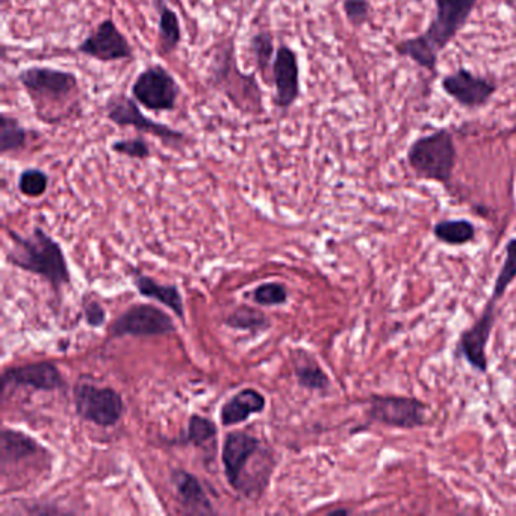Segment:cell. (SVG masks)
<instances>
[{"instance_id": "6da1fadb", "label": "cell", "mask_w": 516, "mask_h": 516, "mask_svg": "<svg viewBox=\"0 0 516 516\" xmlns=\"http://www.w3.org/2000/svg\"><path fill=\"white\" fill-rule=\"evenodd\" d=\"M477 4L479 0H435V17L429 28L417 37L395 44V53L421 69L435 72L439 55L467 26Z\"/></svg>"}, {"instance_id": "7a4b0ae2", "label": "cell", "mask_w": 516, "mask_h": 516, "mask_svg": "<svg viewBox=\"0 0 516 516\" xmlns=\"http://www.w3.org/2000/svg\"><path fill=\"white\" fill-rule=\"evenodd\" d=\"M17 78L31 97L35 114L50 125L61 122V111L70 114L73 102H78L79 81L75 73L34 66L22 70Z\"/></svg>"}, {"instance_id": "3957f363", "label": "cell", "mask_w": 516, "mask_h": 516, "mask_svg": "<svg viewBox=\"0 0 516 516\" xmlns=\"http://www.w3.org/2000/svg\"><path fill=\"white\" fill-rule=\"evenodd\" d=\"M11 240L14 243L8 256L11 265L38 274L55 290L70 282L69 264L63 249L41 227H35L29 237L11 232Z\"/></svg>"}, {"instance_id": "277c9868", "label": "cell", "mask_w": 516, "mask_h": 516, "mask_svg": "<svg viewBox=\"0 0 516 516\" xmlns=\"http://www.w3.org/2000/svg\"><path fill=\"white\" fill-rule=\"evenodd\" d=\"M406 159L418 179L442 185L450 184L457 164L453 134L448 129L441 128L417 138L409 146Z\"/></svg>"}, {"instance_id": "5b68a950", "label": "cell", "mask_w": 516, "mask_h": 516, "mask_svg": "<svg viewBox=\"0 0 516 516\" xmlns=\"http://www.w3.org/2000/svg\"><path fill=\"white\" fill-rule=\"evenodd\" d=\"M209 82L214 85L215 90L226 94L241 111L252 114H261L264 111L262 91L255 75H244L238 70L234 41L215 55Z\"/></svg>"}, {"instance_id": "8992f818", "label": "cell", "mask_w": 516, "mask_h": 516, "mask_svg": "<svg viewBox=\"0 0 516 516\" xmlns=\"http://www.w3.org/2000/svg\"><path fill=\"white\" fill-rule=\"evenodd\" d=\"M429 406L417 397L371 394L368 397V421L397 430H414L426 426Z\"/></svg>"}, {"instance_id": "52a82bcc", "label": "cell", "mask_w": 516, "mask_h": 516, "mask_svg": "<svg viewBox=\"0 0 516 516\" xmlns=\"http://www.w3.org/2000/svg\"><path fill=\"white\" fill-rule=\"evenodd\" d=\"M106 117L119 128H134L140 134H149L159 138L162 143L181 146L188 141L187 134L170 128L164 123L155 122L150 117L144 116L135 99L128 94L116 93L109 96L105 105Z\"/></svg>"}, {"instance_id": "ba28073f", "label": "cell", "mask_w": 516, "mask_h": 516, "mask_svg": "<svg viewBox=\"0 0 516 516\" xmlns=\"http://www.w3.org/2000/svg\"><path fill=\"white\" fill-rule=\"evenodd\" d=\"M75 406L82 420L100 427L116 426L125 414V401L119 392L91 383L76 386Z\"/></svg>"}, {"instance_id": "9c48e42d", "label": "cell", "mask_w": 516, "mask_h": 516, "mask_svg": "<svg viewBox=\"0 0 516 516\" xmlns=\"http://www.w3.org/2000/svg\"><path fill=\"white\" fill-rule=\"evenodd\" d=\"M132 96L149 111H173L181 96V85L164 67L150 66L135 79Z\"/></svg>"}, {"instance_id": "30bf717a", "label": "cell", "mask_w": 516, "mask_h": 516, "mask_svg": "<svg viewBox=\"0 0 516 516\" xmlns=\"http://www.w3.org/2000/svg\"><path fill=\"white\" fill-rule=\"evenodd\" d=\"M500 300L489 297L485 309L480 317L477 318L473 326L465 329L459 336V341L454 350L457 359H464L471 368L479 373H488V344L494 330L495 320H497V303Z\"/></svg>"}, {"instance_id": "8fae6325", "label": "cell", "mask_w": 516, "mask_h": 516, "mask_svg": "<svg viewBox=\"0 0 516 516\" xmlns=\"http://www.w3.org/2000/svg\"><path fill=\"white\" fill-rule=\"evenodd\" d=\"M76 50L100 63L131 60L134 56L131 43L112 19L100 22Z\"/></svg>"}, {"instance_id": "7c38bea8", "label": "cell", "mask_w": 516, "mask_h": 516, "mask_svg": "<svg viewBox=\"0 0 516 516\" xmlns=\"http://www.w3.org/2000/svg\"><path fill=\"white\" fill-rule=\"evenodd\" d=\"M441 87L448 97L467 109L483 108L498 91V85L494 81L474 75L468 69H457L456 72L444 76Z\"/></svg>"}, {"instance_id": "4fadbf2b", "label": "cell", "mask_w": 516, "mask_h": 516, "mask_svg": "<svg viewBox=\"0 0 516 516\" xmlns=\"http://www.w3.org/2000/svg\"><path fill=\"white\" fill-rule=\"evenodd\" d=\"M175 332L170 315L152 305H135L112 324V336H158Z\"/></svg>"}, {"instance_id": "5bb4252c", "label": "cell", "mask_w": 516, "mask_h": 516, "mask_svg": "<svg viewBox=\"0 0 516 516\" xmlns=\"http://www.w3.org/2000/svg\"><path fill=\"white\" fill-rule=\"evenodd\" d=\"M259 447V439L246 432L227 433L224 438L221 461L227 482L235 491L243 492L244 473L252 457L258 453Z\"/></svg>"}, {"instance_id": "9a60e30c", "label": "cell", "mask_w": 516, "mask_h": 516, "mask_svg": "<svg viewBox=\"0 0 516 516\" xmlns=\"http://www.w3.org/2000/svg\"><path fill=\"white\" fill-rule=\"evenodd\" d=\"M274 88L276 96L274 103L277 108L290 109L300 97V64L299 56L290 46L282 44L276 50L273 63Z\"/></svg>"}, {"instance_id": "2e32d148", "label": "cell", "mask_w": 516, "mask_h": 516, "mask_svg": "<svg viewBox=\"0 0 516 516\" xmlns=\"http://www.w3.org/2000/svg\"><path fill=\"white\" fill-rule=\"evenodd\" d=\"M2 386H28L37 391H58L66 388V380L52 362H35L22 367L8 368L2 376Z\"/></svg>"}, {"instance_id": "e0dca14e", "label": "cell", "mask_w": 516, "mask_h": 516, "mask_svg": "<svg viewBox=\"0 0 516 516\" xmlns=\"http://www.w3.org/2000/svg\"><path fill=\"white\" fill-rule=\"evenodd\" d=\"M267 400L258 389L246 388L224 403L220 411L223 426H237L249 420L252 415L264 412Z\"/></svg>"}, {"instance_id": "ac0fdd59", "label": "cell", "mask_w": 516, "mask_h": 516, "mask_svg": "<svg viewBox=\"0 0 516 516\" xmlns=\"http://www.w3.org/2000/svg\"><path fill=\"white\" fill-rule=\"evenodd\" d=\"M134 282L141 296L149 297V299L167 306L168 309L175 312L176 317L185 321L184 299H182L178 286L162 285V283L156 282L155 279L144 276V274H135Z\"/></svg>"}, {"instance_id": "d6986e66", "label": "cell", "mask_w": 516, "mask_h": 516, "mask_svg": "<svg viewBox=\"0 0 516 516\" xmlns=\"http://www.w3.org/2000/svg\"><path fill=\"white\" fill-rule=\"evenodd\" d=\"M38 451L40 445L26 433L7 427L0 433V456L4 470L8 465L19 464L28 457L37 456Z\"/></svg>"}, {"instance_id": "ffe728a7", "label": "cell", "mask_w": 516, "mask_h": 516, "mask_svg": "<svg viewBox=\"0 0 516 516\" xmlns=\"http://www.w3.org/2000/svg\"><path fill=\"white\" fill-rule=\"evenodd\" d=\"M171 480H173V485L176 486V491H178L182 504L188 507L191 512H214L211 503H209L208 495H206L202 483L199 482L196 476L185 470H175L171 474Z\"/></svg>"}, {"instance_id": "44dd1931", "label": "cell", "mask_w": 516, "mask_h": 516, "mask_svg": "<svg viewBox=\"0 0 516 516\" xmlns=\"http://www.w3.org/2000/svg\"><path fill=\"white\" fill-rule=\"evenodd\" d=\"M182 41L181 22L178 14L159 0L158 53L168 55L175 52Z\"/></svg>"}, {"instance_id": "7402d4cb", "label": "cell", "mask_w": 516, "mask_h": 516, "mask_svg": "<svg viewBox=\"0 0 516 516\" xmlns=\"http://www.w3.org/2000/svg\"><path fill=\"white\" fill-rule=\"evenodd\" d=\"M433 235L439 243L447 246H465L474 241L477 229L468 220H442L433 227Z\"/></svg>"}, {"instance_id": "603a6c76", "label": "cell", "mask_w": 516, "mask_h": 516, "mask_svg": "<svg viewBox=\"0 0 516 516\" xmlns=\"http://www.w3.org/2000/svg\"><path fill=\"white\" fill-rule=\"evenodd\" d=\"M28 138V129L20 125L19 120L8 114H2L0 117V152L2 155L25 149Z\"/></svg>"}, {"instance_id": "cb8c5ba5", "label": "cell", "mask_w": 516, "mask_h": 516, "mask_svg": "<svg viewBox=\"0 0 516 516\" xmlns=\"http://www.w3.org/2000/svg\"><path fill=\"white\" fill-rule=\"evenodd\" d=\"M504 252H506V255H504L503 265L498 271L491 294L497 300L503 299L504 294L509 290V286L516 279V238L509 240V243L504 247Z\"/></svg>"}, {"instance_id": "d4e9b609", "label": "cell", "mask_w": 516, "mask_h": 516, "mask_svg": "<svg viewBox=\"0 0 516 516\" xmlns=\"http://www.w3.org/2000/svg\"><path fill=\"white\" fill-rule=\"evenodd\" d=\"M226 324L232 329L246 332H262L270 327V320L262 312L249 306H240L226 318Z\"/></svg>"}, {"instance_id": "484cf974", "label": "cell", "mask_w": 516, "mask_h": 516, "mask_svg": "<svg viewBox=\"0 0 516 516\" xmlns=\"http://www.w3.org/2000/svg\"><path fill=\"white\" fill-rule=\"evenodd\" d=\"M250 50L255 56V63L259 72L267 78L268 69H273V58H276L273 35L267 31L258 32L250 40Z\"/></svg>"}, {"instance_id": "4316f807", "label": "cell", "mask_w": 516, "mask_h": 516, "mask_svg": "<svg viewBox=\"0 0 516 516\" xmlns=\"http://www.w3.org/2000/svg\"><path fill=\"white\" fill-rule=\"evenodd\" d=\"M218 430L214 421L209 418L202 417V415H191L188 421L187 433L181 442H188V444L196 445V447H203L209 441L217 436Z\"/></svg>"}, {"instance_id": "83f0119b", "label": "cell", "mask_w": 516, "mask_h": 516, "mask_svg": "<svg viewBox=\"0 0 516 516\" xmlns=\"http://www.w3.org/2000/svg\"><path fill=\"white\" fill-rule=\"evenodd\" d=\"M296 377L299 380V385L308 391L324 392L329 389L330 379L323 368L317 362L309 359L305 364L297 365Z\"/></svg>"}, {"instance_id": "f1b7e54d", "label": "cell", "mask_w": 516, "mask_h": 516, "mask_svg": "<svg viewBox=\"0 0 516 516\" xmlns=\"http://www.w3.org/2000/svg\"><path fill=\"white\" fill-rule=\"evenodd\" d=\"M49 187V178L43 170L38 168H26L19 178V190L23 196L35 197L43 196Z\"/></svg>"}, {"instance_id": "f546056e", "label": "cell", "mask_w": 516, "mask_h": 516, "mask_svg": "<svg viewBox=\"0 0 516 516\" xmlns=\"http://www.w3.org/2000/svg\"><path fill=\"white\" fill-rule=\"evenodd\" d=\"M253 302L259 306H280L288 302V291L282 283H262L253 291Z\"/></svg>"}, {"instance_id": "4dcf8cb0", "label": "cell", "mask_w": 516, "mask_h": 516, "mask_svg": "<svg viewBox=\"0 0 516 516\" xmlns=\"http://www.w3.org/2000/svg\"><path fill=\"white\" fill-rule=\"evenodd\" d=\"M111 150L119 155L128 156L132 159H144L150 158V146L144 138H129V140H117L111 144Z\"/></svg>"}, {"instance_id": "1f68e13d", "label": "cell", "mask_w": 516, "mask_h": 516, "mask_svg": "<svg viewBox=\"0 0 516 516\" xmlns=\"http://www.w3.org/2000/svg\"><path fill=\"white\" fill-rule=\"evenodd\" d=\"M342 8H344V14H346L347 20H349L353 26H358V28L368 23L371 13H373L370 0H344Z\"/></svg>"}, {"instance_id": "d6a6232c", "label": "cell", "mask_w": 516, "mask_h": 516, "mask_svg": "<svg viewBox=\"0 0 516 516\" xmlns=\"http://www.w3.org/2000/svg\"><path fill=\"white\" fill-rule=\"evenodd\" d=\"M84 315L85 321L91 327L103 326V323L106 321L105 309L102 308L99 302H94V300H91V302L84 306Z\"/></svg>"}, {"instance_id": "836d02e7", "label": "cell", "mask_w": 516, "mask_h": 516, "mask_svg": "<svg viewBox=\"0 0 516 516\" xmlns=\"http://www.w3.org/2000/svg\"><path fill=\"white\" fill-rule=\"evenodd\" d=\"M349 510L346 509H339V510H333V512H330V515H349Z\"/></svg>"}]
</instances>
